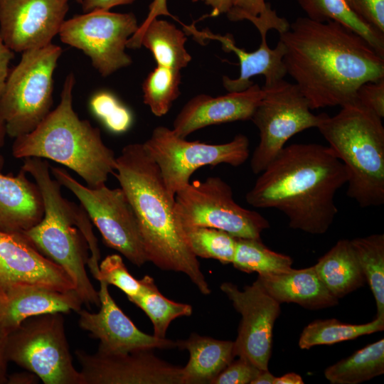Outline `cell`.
<instances>
[{"label": "cell", "instance_id": "obj_16", "mask_svg": "<svg viewBox=\"0 0 384 384\" xmlns=\"http://www.w3.org/2000/svg\"><path fill=\"white\" fill-rule=\"evenodd\" d=\"M69 0H0V35L14 52L46 47L58 34Z\"/></svg>", "mask_w": 384, "mask_h": 384}, {"label": "cell", "instance_id": "obj_45", "mask_svg": "<svg viewBox=\"0 0 384 384\" xmlns=\"http://www.w3.org/2000/svg\"><path fill=\"white\" fill-rule=\"evenodd\" d=\"M39 378L34 373L26 372L16 373L8 375L7 383L9 384H36L38 383Z\"/></svg>", "mask_w": 384, "mask_h": 384}, {"label": "cell", "instance_id": "obj_25", "mask_svg": "<svg viewBox=\"0 0 384 384\" xmlns=\"http://www.w3.org/2000/svg\"><path fill=\"white\" fill-rule=\"evenodd\" d=\"M185 33L173 23L156 17L146 18L127 43V48L144 46L153 54L157 65L181 70L191 60L185 48Z\"/></svg>", "mask_w": 384, "mask_h": 384}, {"label": "cell", "instance_id": "obj_10", "mask_svg": "<svg viewBox=\"0 0 384 384\" xmlns=\"http://www.w3.org/2000/svg\"><path fill=\"white\" fill-rule=\"evenodd\" d=\"M143 145L159 167L168 193L174 199L175 194L190 183L191 175L198 169L221 164L239 166L250 155V142L244 134H238L227 143L212 144L189 142L164 126L154 129Z\"/></svg>", "mask_w": 384, "mask_h": 384}, {"label": "cell", "instance_id": "obj_15", "mask_svg": "<svg viewBox=\"0 0 384 384\" xmlns=\"http://www.w3.org/2000/svg\"><path fill=\"white\" fill-rule=\"evenodd\" d=\"M85 384H183L182 368L155 356L153 349L125 353L75 351Z\"/></svg>", "mask_w": 384, "mask_h": 384}, {"label": "cell", "instance_id": "obj_37", "mask_svg": "<svg viewBox=\"0 0 384 384\" xmlns=\"http://www.w3.org/2000/svg\"><path fill=\"white\" fill-rule=\"evenodd\" d=\"M98 282L117 287L127 298L137 295L142 289L141 279L134 278L128 271L122 257L109 255L99 263L98 272L93 276Z\"/></svg>", "mask_w": 384, "mask_h": 384}, {"label": "cell", "instance_id": "obj_22", "mask_svg": "<svg viewBox=\"0 0 384 384\" xmlns=\"http://www.w3.org/2000/svg\"><path fill=\"white\" fill-rule=\"evenodd\" d=\"M22 169L16 174L0 172V230L23 233L41 221L44 213L41 191Z\"/></svg>", "mask_w": 384, "mask_h": 384}, {"label": "cell", "instance_id": "obj_34", "mask_svg": "<svg viewBox=\"0 0 384 384\" xmlns=\"http://www.w3.org/2000/svg\"><path fill=\"white\" fill-rule=\"evenodd\" d=\"M186 242L196 257L232 264L237 238L221 230L207 227L183 228Z\"/></svg>", "mask_w": 384, "mask_h": 384}, {"label": "cell", "instance_id": "obj_13", "mask_svg": "<svg viewBox=\"0 0 384 384\" xmlns=\"http://www.w3.org/2000/svg\"><path fill=\"white\" fill-rule=\"evenodd\" d=\"M139 27L133 13L94 11L65 20L58 34L64 43L82 50L101 75L107 77L132 64L125 48Z\"/></svg>", "mask_w": 384, "mask_h": 384}, {"label": "cell", "instance_id": "obj_40", "mask_svg": "<svg viewBox=\"0 0 384 384\" xmlns=\"http://www.w3.org/2000/svg\"><path fill=\"white\" fill-rule=\"evenodd\" d=\"M366 23L384 33V0H346Z\"/></svg>", "mask_w": 384, "mask_h": 384}, {"label": "cell", "instance_id": "obj_29", "mask_svg": "<svg viewBox=\"0 0 384 384\" xmlns=\"http://www.w3.org/2000/svg\"><path fill=\"white\" fill-rule=\"evenodd\" d=\"M141 281L142 289L139 293L128 299L149 318L153 324V335L164 338L171 322L179 316H191L193 307L190 304L176 302L165 297L150 276H144Z\"/></svg>", "mask_w": 384, "mask_h": 384}, {"label": "cell", "instance_id": "obj_42", "mask_svg": "<svg viewBox=\"0 0 384 384\" xmlns=\"http://www.w3.org/2000/svg\"><path fill=\"white\" fill-rule=\"evenodd\" d=\"M136 0H82L84 13L94 11H110L116 6L130 4Z\"/></svg>", "mask_w": 384, "mask_h": 384}, {"label": "cell", "instance_id": "obj_3", "mask_svg": "<svg viewBox=\"0 0 384 384\" xmlns=\"http://www.w3.org/2000/svg\"><path fill=\"white\" fill-rule=\"evenodd\" d=\"M137 218L148 262L185 274L204 295L211 290L174 212V199L143 143L124 146L113 174Z\"/></svg>", "mask_w": 384, "mask_h": 384}, {"label": "cell", "instance_id": "obj_24", "mask_svg": "<svg viewBox=\"0 0 384 384\" xmlns=\"http://www.w3.org/2000/svg\"><path fill=\"white\" fill-rule=\"evenodd\" d=\"M176 343V348L189 353L188 362L182 368L183 384H210L235 357L232 341L193 333L187 339Z\"/></svg>", "mask_w": 384, "mask_h": 384}, {"label": "cell", "instance_id": "obj_11", "mask_svg": "<svg viewBox=\"0 0 384 384\" xmlns=\"http://www.w3.org/2000/svg\"><path fill=\"white\" fill-rule=\"evenodd\" d=\"M50 173L77 197L107 247L137 267L148 262L137 216L121 188L85 186L59 167L50 166Z\"/></svg>", "mask_w": 384, "mask_h": 384}, {"label": "cell", "instance_id": "obj_8", "mask_svg": "<svg viewBox=\"0 0 384 384\" xmlns=\"http://www.w3.org/2000/svg\"><path fill=\"white\" fill-rule=\"evenodd\" d=\"M9 361L45 384H85L73 362L62 313L31 316L7 338Z\"/></svg>", "mask_w": 384, "mask_h": 384}, {"label": "cell", "instance_id": "obj_7", "mask_svg": "<svg viewBox=\"0 0 384 384\" xmlns=\"http://www.w3.org/2000/svg\"><path fill=\"white\" fill-rule=\"evenodd\" d=\"M61 53L53 43L26 50L9 72L0 98V117L9 137L32 132L50 112L53 75Z\"/></svg>", "mask_w": 384, "mask_h": 384}, {"label": "cell", "instance_id": "obj_39", "mask_svg": "<svg viewBox=\"0 0 384 384\" xmlns=\"http://www.w3.org/2000/svg\"><path fill=\"white\" fill-rule=\"evenodd\" d=\"M356 101L383 119L384 117V78L363 83L356 92Z\"/></svg>", "mask_w": 384, "mask_h": 384}, {"label": "cell", "instance_id": "obj_48", "mask_svg": "<svg viewBox=\"0 0 384 384\" xmlns=\"http://www.w3.org/2000/svg\"><path fill=\"white\" fill-rule=\"evenodd\" d=\"M6 134H7L6 124L4 119L0 117V172L2 171L4 165V159L1 153V149L4 145Z\"/></svg>", "mask_w": 384, "mask_h": 384}, {"label": "cell", "instance_id": "obj_33", "mask_svg": "<svg viewBox=\"0 0 384 384\" xmlns=\"http://www.w3.org/2000/svg\"><path fill=\"white\" fill-rule=\"evenodd\" d=\"M180 70L157 65L142 84L144 102L156 117L166 114L181 94Z\"/></svg>", "mask_w": 384, "mask_h": 384}, {"label": "cell", "instance_id": "obj_21", "mask_svg": "<svg viewBox=\"0 0 384 384\" xmlns=\"http://www.w3.org/2000/svg\"><path fill=\"white\" fill-rule=\"evenodd\" d=\"M83 303L74 289L60 291L42 287H24L0 295V331L9 335L34 316L51 313H78Z\"/></svg>", "mask_w": 384, "mask_h": 384}, {"label": "cell", "instance_id": "obj_31", "mask_svg": "<svg viewBox=\"0 0 384 384\" xmlns=\"http://www.w3.org/2000/svg\"><path fill=\"white\" fill-rule=\"evenodd\" d=\"M350 242L373 294L376 317L384 318V235L373 234Z\"/></svg>", "mask_w": 384, "mask_h": 384}, {"label": "cell", "instance_id": "obj_9", "mask_svg": "<svg viewBox=\"0 0 384 384\" xmlns=\"http://www.w3.org/2000/svg\"><path fill=\"white\" fill-rule=\"evenodd\" d=\"M174 212L183 228H212L236 238L261 240V233L270 228L260 213L238 205L230 186L218 176L190 182L179 190L174 196Z\"/></svg>", "mask_w": 384, "mask_h": 384}, {"label": "cell", "instance_id": "obj_1", "mask_svg": "<svg viewBox=\"0 0 384 384\" xmlns=\"http://www.w3.org/2000/svg\"><path fill=\"white\" fill-rule=\"evenodd\" d=\"M279 40L287 74L311 110L354 103L363 83L384 78V57L338 22L298 17Z\"/></svg>", "mask_w": 384, "mask_h": 384}, {"label": "cell", "instance_id": "obj_5", "mask_svg": "<svg viewBox=\"0 0 384 384\" xmlns=\"http://www.w3.org/2000/svg\"><path fill=\"white\" fill-rule=\"evenodd\" d=\"M75 82L73 73H69L58 106L32 132L15 138L12 154L16 159H50L75 171L87 186L95 188L114 174L116 156L103 142L100 130L75 112Z\"/></svg>", "mask_w": 384, "mask_h": 384}, {"label": "cell", "instance_id": "obj_20", "mask_svg": "<svg viewBox=\"0 0 384 384\" xmlns=\"http://www.w3.org/2000/svg\"><path fill=\"white\" fill-rule=\"evenodd\" d=\"M186 33L193 35L199 43L204 40H216L225 52H234L240 62V75L238 78L232 79L228 76L223 77V85L228 92H240L247 89L253 81L251 78L262 75L265 79L264 85L267 86L278 82L287 75L283 61L284 47L279 40L274 48L269 47L267 43V33H260L261 43L259 48L252 52H247L238 48L230 34L221 36L214 34L208 30L198 31L193 26H188Z\"/></svg>", "mask_w": 384, "mask_h": 384}, {"label": "cell", "instance_id": "obj_46", "mask_svg": "<svg viewBox=\"0 0 384 384\" xmlns=\"http://www.w3.org/2000/svg\"><path fill=\"white\" fill-rule=\"evenodd\" d=\"M302 377L295 373H289L281 377H275L274 384H303Z\"/></svg>", "mask_w": 384, "mask_h": 384}, {"label": "cell", "instance_id": "obj_36", "mask_svg": "<svg viewBox=\"0 0 384 384\" xmlns=\"http://www.w3.org/2000/svg\"><path fill=\"white\" fill-rule=\"evenodd\" d=\"M90 107L104 125L114 133L126 132L132 123V115L111 92L100 91L91 97Z\"/></svg>", "mask_w": 384, "mask_h": 384}, {"label": "cell", "instance_id": "obj_27", "mask_svg": "<svg viewBox=\"0 0 384 384\" xmlns=\"http://www.w3.org/2000/svg\"><path fill=\"white\" fill-rule=\"evenodd\" d=\"M311 20L325 22L334 21L361 36L384 57V33L366 23L350 7L346 0H297Z\"/></svg>", "mask_w": 384, "mask_h": 384}, {"label": "cell", "instance_id": "obj_2", "mask_svg": "<svg viewBox=\"0 0 384 384\" xmlns=\"http://www.w3.org/2000/svg\"><path fill=\"white\" fill-rule=\"evenodd\" d=\"M347 181L344 165L329 146L292 144L260 173L245 199L255 208L282 212L293 229L321 235L338 213L334 197Z\"/></svg>", "mask_w": 384, "mask_h": 384}, {"label": "cell", "instance_id": "obj_6", "mask_svg": "<svg viewBox=\"0 0 384 384\" xmlns=\"http://www.w3.org/2000/svg\"><path fill=\"white\" fill-rule=\"evenodd\" d=\"M343 163L347 195L362 208L384 203V127L382 119L358 102L334 116L321 114L316 127Z\"/></svg>", "mask_w": 384, "mask_h": 384}, {"label": "cell", "instance_id": "obj_38", "mask_svg": "<svg viewBox=\"0 0 384 384\" xmlns=\"http://www.w3.org/2000/svg\"><path fill=\"white\" fill-rule=\"evenodd\" d=\"M261 370L246 359L233 361L210 384H251Z\"/></svg>", "mask_w": 384, "mask_h": 384}, {"label": "cell", "instance_id": "obj_26", "mask_svg": "<svg viewBox=\"0 0 384 384\" xmlns=\"http://www.w3.org/2000/svg\"><path fill=\"white\" fill-rule=\"evenodd\" d=\"M314 267L324 284L337 299L361 287L366 281L349 240H338Z\"/></svg>", "mask_w": 384, "mask_h": 384}, {"label": "cell", "instance_id": "obj_19", "mask_svg": "<svg viewBox=\"0 0 384 384\" xmlns=\"http://www.w3.org/2000/svg\"><path fill=\"white\" fill-rule=\"evenodd\" d=\"M263 96L262 87L255 83L245 90L216 97L198 95L183 106L171 129L177 137L185 139L209 125L251 119Z\"/></svg>", "mask_w": 384, "mask_h": 384}, {"label": "cell", "instance_id": "obj_35", "mask_svg": "<svg viewBox=\"0 0 384 384\" xmlns=\"http://www.w3.org/2000/svg\"><path fill=\"white\" fill-rule=\"evenodd\" d=\"M226 15L231 21H250L259 33L274 29L280 34L287 31L290 24L286 18L279 16L265 0H232Z\"/></svg>", "mask_w": 384, "mask_h": 384}, {"label": "cell", "instance_id": "obj_23", "mask_svg": "<svg viewBox=\"0 0 384 384\" xmlns=\"http://www.w3.org/2000/svg\"><path fill=\"white\" fill-rule=\"evenodd\" d=\"M256 282L274 299L296 303L310 309L330 307L338 303L317 275L314 266L272 275H258Z\"/></svg>", "mask_w": 384, "mask_h": 384}, {"label": "cell", "instance_id": "obj_41", "mask_svg": "<svg viewBox=\"0 0 384 384\" xmlns=\"http://www.w3.org/2000/svg\"><path fill=\"white\" fill-rule=\"evenodd\" d=\"M13 57L14 51L5 44L0 35V98L9 74V63Z\"/></svg>", "mask_w": 384, "mask_h": 384}, {"label": "cell", "instance_id": "obj_28", "mask_svg": "<svg viewBox=\"0 0 384 384\" xmlns=\"http://www.w3.org/2000/svg\"><path fill=\"white\" fill-rule=\"evenodd\" d=\"M384 373V339L356 351L324 370L331 384H358Z\"/></svg>", "mask_w": 384, "mask_h": 384}, {"label": "cell", "instance_id": "obj_43", "mask_svg": "<svg viewBox=\"0 0 384 384\" xmlns=\"http://www.w3.org/2000/svg\"><path fill=\"white\" fill-rule=\"evenodd\" d=\"M8 335L0 331V384L7 383V367L9 362L7 356L6 343Z\"/></svg>", "mask_w": 384, "mask_h": 384}, {"label": "cell", "instance_id": "obj_14", "mask_svg": "<svg viewBox=\"0 0 384 384\" xmlns=\"http://www.w3.org/2000/svg\"><path fill=\"white\" fill-rule=\"evenodd\" d=\"M241 314L234 341L235 356L247 360L261 370H268L274 322L280 314V303L256 281L239 290L231 282L220 286Z\"/></svg>", "mask_w": 384, "mask_h": 384}, {"label": "cell", "instance_id": "obj_44", "mask_svg": "<svg viewBox=\"0 0 384 384\" xmlns=\"http://www.w3.org/2000/svg\"><path fill=\"white\" fill-rule=\"evenodd\" d=\"M193 2L202 1L212 8L211 16L227 14L232 4V0H191Z\"/></svg>", "mask_w": 384, "mask_h": 384}, {"label": "cell", "instance_id": "obj_17", "mask_svg": "<svg viewBox=\"0 0 384 384\" xmlns=\"http://www.w3.org/2000/svg\"><path fill=\"white\" fill-rule=\"evenodd\" d=\"M24 287L74 289L70 277L20 233L0 230V295Z\"/></svg>", "mask_w": 384, "mask_h": 384}, {"label": "cell", "instance_id": "obj_49", "mask_svg": "<svg viewBox=\"0 0 384 384\" xmlns=\"http://www.w3.org/2000/svg\"><path fill=\"white\" fill-rule=\"evenodd\" d=\"M78 3L81 4L82 0H75Z\"/></svg>", "mask_w": 384, "mask_h": 384}, {"label": "cell", "instance_id": "obj_12", "mask_svg": "<svg viewBox=\"0 0 384 384\" xmlns=\"http://www.w3.org/2000/svg\"><path fill=\"white\" fill-rule=\"evenodd\" d=\"M262 88L264 96L251 117L260 132V142L250 160L255 174L265 170L292 137L316 128L321 119V114L311 112L295 83L282 79Z\"/></svg>", "mask_w": 384, "mask_h": 384}, {"label": "cell", "instance_id": "obj_32", "mask_svg": "<svg viewBox=\"0 0 384 384\" xmlns=\"http://www.w3.org/2000/svg\"><path fill=\"white\" fill-rule=\"evenodd\" d=\"M292 259L267 247L262 240L237 238L233 260L235 268L246 273L272 275L290 270Z\"/></svg>", "mask_w": 384, "mask_h": 384}, {"label": "cell", "instance_id": "obj_30", "mask_svg": "<svg viewBox=\"0 0 384 384\" xmlns=\"http://www.w3.org/2000/svg\"><path fill=\"white\" fill-rule=\"evenodd\" d=\"M384 329V318L376 317L370 322L351 324L336 319H318L308 324L302 331L299 346L309 349L318 345H329L354 339Z\"/></svg>", "mask_w": 384, "mask_h": 384}, {"label": "cell", "instance_id": "obj_18", "mask_svg": "<svg viewBox=\"0 0 384 384\" xmlns=\"http://www.w3.org/2000/svg\"><path fill=\"white\" fill-rule=\"evenodd\" d=\"M100 310L92 313L82 309L80 327L100 341L97 351L105 353H125L139 349L176 348V341L160 338L142 332L117 305L108 285L100 281Z\"/></svg>", "mask_w": 384, "mask_h": 384}, {"label": "cell", "instance_id": "obj_47", "mask_svg": "<svg viewBox=\"0 0 384 384\" xmlns=\"http://www.w3.org/2000/svg\"><path fill=\"white\" fill-rule=\"evenodd\" d=\"M275 376L268 370H261L251 384H274Z\"/></svg>", "mask_w": 384, "mask_h": 384}, {"label": "cell", "instance_id": "obj_4", "mask_svg": "<svg viewBox=\"0 0 384 384\" xmlns=\"http://www.w3.org/2000/svg\"><path fill=\"white\" fill-rule=\"evenodd\" d=\"M21 168L38 185L44 213L36 225L21 233L43 256L70 277L83 304L100 306L98 291L90 280L86 266L88 242L96 240L83 208L64 198L60 183L50 174V166L40 158L23 159Z\"/></svg>", "mask_w": 384, "mask_h": 384}]
</instances>
